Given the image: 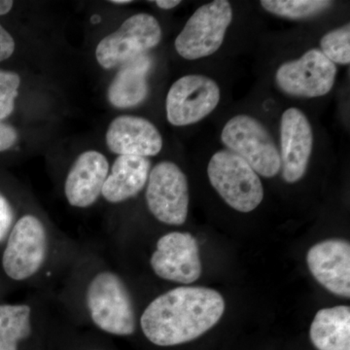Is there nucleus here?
<instances>
[{
    "label": "nucleus",
    "mask_w": 350,
    "mask_h": 350,
    "mask_svg": "<svg viewBox=\"0 0 350 350\" xmlns=\"http://www.w3.org/2000/svg\"><path fill=\"white\" fill-rule=\"evenodd\" d=\"M71 269L68 300L76 314L108 335H133L137 308L123 276L94 256L78 259Z\"/></svg>",
    "instance_id": "nucleus-1"
},
{
    "label": "nucleus",
    "mask_w": 350,
    "mask_h": 350,
    "mask_svg": "<svg viewBox=\"0 0 350 350\" xmlns=\"http://www.w3.org/2000/svg\"><path fill=\"white\" fill-rule=\"evenodd\" d=\"M224 312V299L215 290L178 286L149 303L139 317V326L152 344L175 347L192 342L211 330Z\"/></svg>",
    "instance_id": "nucleus-2"
},
{
    "label": "nucleus",
    "mask_w": 350,
    "mask_h": 350,
    "mask_svg": "<svg viewBox=\"0 0 350 350\" xmlns=\"http://www.w3.org/2000/svg\"><path fill=\"white\" fill-rule=\"evenodd\" d=\"M57 239L36 214L18 218L4 241L1 265L7 278L15 282H32L41 278L52 265Z\"/></svg>",
    "instance_id": "nucleus-3"
},
{
    "label": "nucleus",
    "mask_w": 350,
    "mask_h": 350,
    "mask_svg": "<svg viewBox=\"0 0 350 350\" xmlns=\"http://www.w3.org/2000/svg\"><path fill=\"white\" fill-rule=\"evenodd\" d=\"M207 175L226 204L239 213L255 211L264 199V188L259 175L231 151L216 152L207 165Z\"/></svg>",
    "instance_id": "nucleus-4"
},
{
    "label": "nucleus",
    "mask_w": 350,
    "mask_h": 350,
    "mask_svg": "<svg viewBox=\"0 0 350 350\" xmlns=\"http://www.w3.org/2000/svg\"><path fill=\"white\" fill-rule=\"evenodd\" d=\"M221 140L255 170L258 175L273 178L282 170L280 150L271 133L259 120L239 114L225 124Z\"/></svg>",
    "instance_id": "nucleus-5"
},
{
    "label": "nucleus",
    "mask_w": 350,
    "mask_h": 350,
    "mask_svg": "<svg viewBox=\"0 0 350 350\" xmlns=\"http://www.w3.org/2000/svg\"><path fill=\"white\" fill-rule=\"evenodd\" d=\"M232 20V8L227 0L199 7L175 39L177 54L188 61L211 56L224 42Z\"/></svg>",
    "instance_id": "nucleus-6"
},
{
    "label": "nucleus",
    "mask_w": 350,
    "mask_h": 350,
    "mask_svg": "<svg viewBox=\"0 0 350 350\" xmlns=\"http://www.w3.org/2000/svg\"><path fill=\"white\" fill-rule=\"evenodd\" d=\"M162 27L154 16L135 14L116 31L101 39L96 46V61L105 69L122 66L155 48L162 40Z\"/></svg>",
    "instance_id": "nucleus-7"
},
{
    "label": "nucleus",
    "mask_w": 350,
    "mask_h": 350,
    "mask_svg": "<svg viewBox=\"0 0 350 350\" xmlns=\"http://www.w3.org/2000/svg\"><path fill=\"white\" fill-rule=\"evenodd\" d=\"M145 198L149 211L159 222L181 226L187 220L188 179L176 163L163 161L151 169Z\"/></svg>",
    "instance_id": "nucleus-8"
},
{
    "label": "nucleus",
    "mask_w": 350,
    "mask_h": 350,
    "mask_svg": "<svg viewBox=\"0 0 350 350\" xmlns=\"http://www.w3.org/2000/svg\"><path fill=\"white\" fill-rule=\"evenodd\" d=\"M338 68L319 49L285 62L276 70L275 80L280 91L295 98H314L330 93L337 79Z\"/></svg>",
    "instance_id": "nucleus-9"
},
{
    "label": "nucleus",
    "mask_w": 350,
    "mask_h": 350,
    "mask_svg": "<svg viewBox=\"0 0 350 350\" xmlns=\"http://www.w3.org/2000/svg\"><path fill=\"white\" fill-rule=\"evenodd\" d=\"M221 90L208 76H182L172 85L165 98L167 121L175 126L194 125L218 107Z\"/></svg>",
    "instance_id": "nucleus-10"
},
{
    "label": "nucleus",
    "mask_w": 350,
    "mask_h": 350,
    "mask_svg": "<svg viewBox=\"0 0 350 350\" xmlns=\"http://www.w3.org/2000/svg\"><path fill=\"white\" fill-rule=\"evenodd\" d=\"M152 271L161 280L191 284L202 275L197 239L184 232H170L157 241L155 250L151 254Z\"/></svg>",
    "instance_id": "nucleus-11"
},
{
    "label": "nucleus",
    "mask_w": 350,
    "mask_h": 350,
    "mask_svg": "<svg viewBox=\"0 0 350 350\" xmlns=\"http://www.w3.org/2000/svg\"><path fill=\"white\" fill-rule=\"evenodd\" d=\"M314 144L312 126L305 113L290 107L280 121V161L282 178L289 184L305 176Z\"/></svg>",
    "instance_id": "nucleus-12"
},
{
    "label": "nucleus",
    "mask_w": 350,
    "mask_h": 350,
    "mask_svg": "<svg viewBox=\"0 0 350 350\" xmlns=\"http://www.w3.org/2000/svg\"><path fill=\"white\" fill-rule=\"evenodd\" d=\"M306 264L313 278L329 292L349 298V241L331 239L314 244L306 254Z\"/></svg>",
    "instance_id": "nucleus-13"
},
{
    "label": "nucleus",
    "mask_w": 350,
    "mask_h": 350,
    "mask_svg": "<svg viewBox=\"0 0 350 350\" xmlns=\"http://www.w3.org/2000/svg\"><path fill=\"white\" fill-rule=\"evenodd\" d=\"M109 170V162L100 152L80 154L64 180V196L68 204L76 208L94 206L101 197Z\"/></svg>",
    "instance_id": "nucleus-14"
},
{
    "label": "nucleus",
    "mask_w": 350,
    "mask_h": 350,
    "mask_svg": "<svg viewBox=\"0 0 350 350\" xmlns=\"http://www.w3.org/2000/svg\"><path fill=\"white\" fill-rule=\"evenodd\" d=\"M109 150L119 156L148 158L163 148V137L157 126L142 117L122 115L113 120L107 131Z\"/></svg>",
    "instance_id": "nucleus-15"
},
{
    "label": "nucleus",
    "mask_w": 350,
    "mask_h": 350,
    "mask_svg": "<svg viewBox=\"0 0 350 350\" xmlns=\"http://www.w3.org/2000/svg\"><path fill=\"white\" fill-rule=\"evenodd\" d=\"M150 170L148 158L119 156L110 167L101 197L113 204L135 197L146 187Z\"/></svg>",
    "instance_id": "nucleus-16"
},
{
    "label": "nucleus",
    "mask_w": 350,
    "mask_h": 350,
    "mask_svg": "<svg viewBox=\"0 0 350 350\" xmlns=\"http://www.w3.org/2000/svg\"><path fill=\"white\" fill-rule=\"evenodd\" d=\"M151 68L152 59L146 54L122 64L108 88V100L113 107L126 109L146 100Z\"/></svg>",
    "instance_id": "nucleus-17"
},
{
    "label": "nucleus",
    "mask_w": 350,
    "mask_h": 350,
    "mask_svg": "<svg viewBox=\"0 0 350 350\" xmlns=\"http://www.w3.org/2000/svg\"><path fill=\"white\" fill-rule=\"evenodd\" d=\"M310 338L317 350H350V308H323L315 314Z\"/></svg>",
    "instance_id": "nucleus-18"
},
{
    "label": "nucleus",
    "mask_w": 350,
    "mask_h": 350,
    "mask_svg": "<svg viewBox=\"0 0 350 350\" xmlns=\"http://www.w3.org/2000/svg\"><path fill=\"white\" fill-rule=\"evenodd\" d=\"M40 308L31 304L0 305V350H18L19 345L33 335L34 320Z\"/></svg>",
    "instance_id": "nucleus-19"
},
{
    "label": "nucleus",
    "mask_w": 350,
    "mask_h": 350,
    "mask_svg": "<svg viewBox=\"0 0 350 350\" xmlns=\"http://www.w3.org/2000/svg\"><path fill=\"white\" fill-rule=\"evenodd\" d=\"M260 4L267 12L278 17L303 20L323 12L333 2L326 0H262Z\"/></svg>",
    "instance_id": "nucleus-20"
},
{
    "label": "nucleus",
    "mask_w": 350,
    "mask_h": 350,
    "mask_svg": "<svg viewBox=\"0 0 350 350\" xmlns=\"http://www.w3.org/2000/svg\"><path fill=\"white\" fill-rule=\"evenodd\" d=\"M320 51L334 64L349 66L350 63V25L337 27L324 34L320 40Z\"/></svg>",
    "instance_id": "nucleus-21"
},
{
    "label": "nucleus",
    "mask_w": 350,
    "mask_h": 350,
    "mask_svg": "<svg viewBox=\"0 0 350 350\" xmlns=\"http://www.w3.org/2000/svg\"><path fill=\"white\" fill-rule=\"evenodd\" d=\"M20 84L17 73L0 69V121L12 114Z\"/></svg>",
    "instance_id": "nucleus-22"
},
{
    "label": "nucleus",
    "mask_w": 350,
    "mask_h": 350,
    "mask_svg": "<svg viewBox=\"0 0 350 350\" xmlns=\"http://www.w3.org/2000/svg\"><path fill=\"white\" fill-rule=\"evenodd\" d=\"M16 221L15 211L5 196L0 193V243H4Z\"/></svg>",
    "instance_id": "nucleus-23"
},
{
    "label": "nucleus",
    "mask_w": 350,
    "mask_h": 350,
    "mask_svg": "<svg viewBox=\"0 0 350 350\" xmlns=\"http://www.w3.org/2000/svg\"><path fill=\"white\" fill-rule=\"evenodd\" d=\"M15 47V40L12 36L0 25V62L5 61L12 56Z\"/></svg>",
    "instance_id": "nucleus-24"
},
{
    "label": "nucleus",
    "mask_w": 350,
    "mask_h": 350,
    "mask_svg": "<svg viewBox=\"0 0 350 350\" xmlns=\"http://www.w3.org/2000/svg\"><path fill=\"white\" fill-rule=\"evenodd\" d=\"M17 140V131L12 126L0 122V152L10 149Z\"/></svg>",
    "instance_id": "nucleus-25"
},
{
    "label": "nucleus",
    "mask_w": 350,
    "mask_h": 350,
    "mask_svg": "<svg viewBox=\"0 0 350 350\" xmlns=\"http://www.w3.org/2000/svg\"><path fill=\"white\" fill-rule=\"evenodd\" d=\"M156 5L160 7L163 10H170L175 7L178 6L181 3L179 0H157L155 1Z\"/></svg>",
    "instance_id": "nucleus-26"
},
{
    "label": "nucleus",
    "mask_w": 350,
    "mask_h": 350,
    "mask_svg": "<svg viewBox=\"0 0 350 350\" xmlns=\"http://www.w3.org/2000/svg\"><path fill=\"white\" fill-rule=\"evenodd\" d=\"M13 1L10 0H0V16L6 15L13 8Z\"/></svg>",
    "instance_id": "nucleus-27"
},
{
    "label": "nucleus",
    "mask_w": 350,
    "mask_h": 350,
    "mask_svg": "<svg viewBox=\"0 0 350 350\" xmlns=\"http://www.w3.org/2000/svg\"><path fill=\"white\" fill-rule=\"evenodd\" d=\"M111 2L112 4H130L131 3V0H112Z\"/></svg>",
    "instance_id": "nucleus-28"
},
{
    "label": "nucleus",
    "mask_w": 350,
    "mask_h": 350,
    "mask_svg": "<svg viewBox=\"0 0 350 350\" xmlns=\"http://www.w3.org/2000/svg\"><path fill=\"white\" fill-rule=\"evenodd\" d=\"M94 350H100V349H94Z\"/></svg>",
    "instance_id": "nucleus-29"
}]
</instances>
